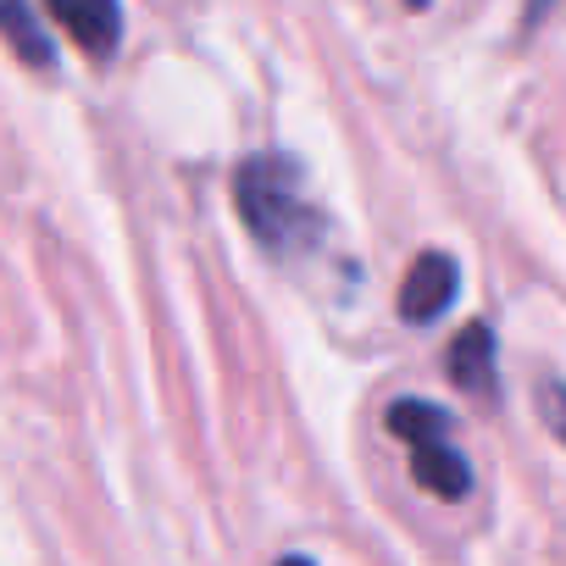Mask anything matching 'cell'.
<instances>
[{"label": "cell", "mask_w": 566, "mask_h": 566, "mask_svg": "<svg viewBox=\"0 0 566 566\" xmlns=\"http://www.w3.org/2000/svg\"><path fill=\"white\" fill-rule=\"evenodd\" d=\"M239 211L250 222V233L272 250H295L317 233V217L306 206L301 189V167L290 156H250L239 167Z\"/></svg>", "instance_id": "obj_1"}, {"label": "cell", "mask_w": 566, "mask_h": 566, "mask_svg": "<svg viewBox=\"0 0 566 566\" xmlns=\"http://www.w3.org/2000/svg\"><path fill=\"white\" fill-rule=\"evenodd\" d=\"M389 428H395L400 444H411V478H417L428 494L461 500V494L472 489V467H467V455L450 444V417H444L439 406H428V400H400V406L389 411Z\"/></svg>", "instance_id": "obj_2"}, {"label": "cell", "mask_w": 566, "mask_h": 566, "mask_svg": "<svg viewBox=\"0 0 566 566\" xmlns=\"http://www.w3.org/2000/svg\"><path fill=\"white\" fill-rule=\"evenodd\" d=\"M455 283H461V272H455V261H450L444 250L417 255V266L406 272V290H400V317H406V323H433V317H444V306L455 301Z\"/></svg>", "instance_id": "obj_3"}, {"label": "cell", "mask_w": 566, "mask_h": 566, "mask_svg": "<svg viewBox=\"0 0 566 566\" xmlns=\"http://www.w3.org/2000/svg\"><path fill=\"white\" fill-rule=\"evenodd\" d=\"M51 18L90 51V56H106L123 34V12H117V0H45Z\"/></svg>", "instance_id": "obj_4"}, {"label": "cell", "mask_w": 566, "mask_h": 566, "mask_svg": "<svg viewBox=\"0 0 566 566\" xmlns=\"http://www.w3.org/2000/svg\"><path fill=\"white\" fill-rule=\"evenodd\" d=\"M450 373H455V384L472 389V395H483V389L494 384V334H489L483 323H472V328L455 339V350H450Z\"/></svg>", "instance_id": "obj_5"}, {"label": "cell", "mask_w": 566, "mask_h": 566, "mask_svg": "<svg viewBox=\"0 0 566 566\" xmlns=\"http://www.w3.org/2000/svg\"><path fill=\"white\" fill-rule=\"evenodd\" d=\"M0 34L12 40V51H18L29 67H51V40H45V29L34 23L29 0H0Z\"/></svg>", "instance_id": "obj_6"}, {"label": "cell", "mask_w": 566, "mask_h": 566, "mask_svg": "<svg viewBox=\"0 0 566 566\" xmlns=\"http://www.w3.org/2000/svg\"><path fill=\"white\" fill-rule=\"evenodd\" d=\"M538 411H544L549 433H555V439L566 444V384H555V378H549V384L538 389Z\"/></svg>", "instance_id": "obj_7"}, {"label": "cell", "mask_w": 566, "mask_h": 566, "mask_svg": "<svg viewBox=\"0 0 566 566\" xmlns=\"http://www.w3.org/2000/svg\"><path fill=\"white\" fill-rule=\"evenodd\" d=\"M277 566H312V560H306V555H283Z\"/></svg>", "instance_id": "obj_8"}]
</instances>
